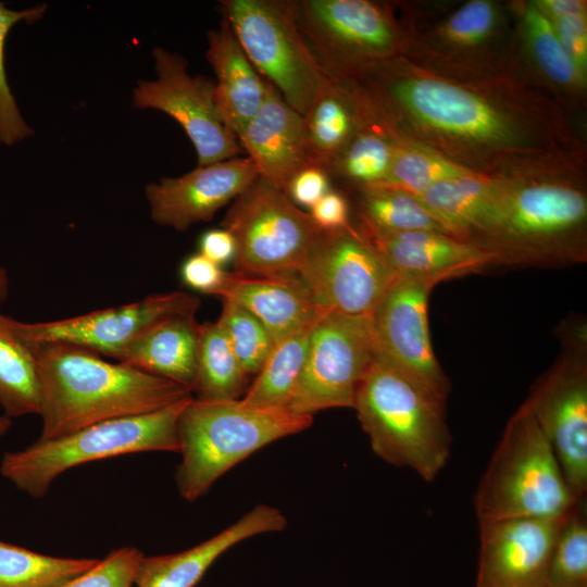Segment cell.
Segmentation results:
<instances>
[{"label":"cell","mask_w":587,"mask_h":587,"mask_svg":"<svg viewBox=\"0 0 587 587\" xmlns=\"http://www.w3.org/2000/svg\"><path fill=\"white\" fill-rule=\"evenodd\" d=\"M388 89L397 104L439 132L483 142L513 137L511 125L500 113L455 85L410 77L394 80Z\"/></svg>","instance_id":"18"},{"label":"cell","mask_w":587,"mask_h":587,"mask_svg":"<svg viewBox=\"0 0 587 587\" xmlns=\"http://www.w3.org/2000/svg\"><path fill=\"white\" fill-rule=\"evenodd\" d=\"M153 57L158 77L138 84L135 107L159 110L174 118L190 138L199 166L239 157L243 152L239 141L217 112L214 82L191 76L178 54L155 48Z\"/></svg>","instance_id":"14"},{"label":"cell","mask_w":587,"mask_h":587,"mask_svg":"<svg viewBox=\"0 0 587 587\" xmlns=\"http://www.w3.org/2000/svg\"><path fill=\"white\" fill-rule=\"evenodd\" d=\"M197 327L195 317H173L160 322L135 339L117 362L170 379L191 390L195 379Z\"/></svg>","instance_id":"25"},{"label":"cell","mask_w":587,"mask_h":587,"mask_svg":"<svg viewBox=\"0 0 587 587\" xmlns=\"http://www.w3.org/2000/svg\"><path fill=\"white\" fill-rule=\"evenodd\" d=\"M437 279L397 275L372 313L376 355L446 403L451 385L433 349L428 300Z\"/></svg>","instance_id":"12"},{"label":"cell","mask_w":587,"mask_h":587,"mask_svg":"<svg viewBox=\"0 0 587 587\" xmlns=\"http://www.w3.org/2000/svg\"><path fill=\"white\" fill-rule=\"evenodd\" d=\"M395 146L383 130L370 127L359 118L357 130L330 166L365 188L380 186L388 174Z\"/></svg>","instance_id":"32"},{"label":"cell","mask_w":587,"mask_h":587,"mask_svg":"<svg viewBox=\"0 0 587 587\" xmlns=\"http://www.w3.org/2000/svg\"><path fill=\"white\" fill-rule=\"evenodd\" d=\"M179 276L184 285L190 289L216 296L224 283L226 272L198 252L184 260Z\"/></svg>","instance_id":"41"},{"label":"cell","mask_w":587,"mask_h":587,"mask_svg":"<svg viewBox=\"0 0 587 587\" xmlns=\"http://www.w3.org/2000/svg\"><path fill=\"white\" fill-rule=\"evenodd\" d=\"M352 409L373 452L385 462L412 469L425 482L446 466L452 445L446 403L377 355L357 388Z\"/></svg>","instance_id":"2"},{"label":"cell","mask_w":587,"mask_h":587,"mask_svg":"<svg viewBox=\"0 0 587 587\" xmlns=\"http://www.w3.org/2000/svg\"><path fill=\"white\" fill-rule=\"evenodd\" d=\"M376 355L370 314L324 311L314 323L288 409L312 415L353 408L357 388Z\"/></svg>","instance_id":"10"},{"label":"cell","mask_w":587,"mask_h":587,"mask_svg":"<svg viewBox=\"0 0 587 587\" xmlns=\"http://www.w3.org/2000/svg\"><path fill=\"white\" fill-rule=\"evenodd\" d=\"M237 139L254 165L258 177L285 193L291 178L312 164L303 116L286 103L267 80L261 108Z\"/></svg>","instance_id":"19"},{"label":"cell","mask_w":587,"mask_h":587,"mask_svg":"<svg viewBox=\"0 0 587 587\" xmlns=\"http://www.w3.org/2000/svg\"><path fill=\"white\" fill-rule=\"evenodd\" d=\"M207 60L214 74V102L225 125L237 137L261 108L266 80L254 68L229 23L223 17L208 33Z\"/></svg>","instance_id":"23"},{"label":"cell","mask_w":587,"mask_h":587,"mask_svg":"<svg viewBox=\"0 0 587 587\" xmlns=\"http://www.w3.org/2000/svg\"><path fill=\"white\" fill-rule=\"evenodd\" d=\"M579 500L546 436L521 405L508 421L478 483L474 497L478 522L560 517Z\"/></svg>","instance_id":"5"},{"label":"cell","mask_w":587,"mask_h":587,"mask_svg":"<svg viewBox=\"0 0 587 587\" xmlns=\"http://www.w3.org/2000/svg\"><path fill=\"white\" fill-rule=\"evenodd\" d=\"M249 376L217 323L198 324L195 379L198 400L229 401L247 391Z\"/></svg>","instance_id":"27"},{"label":"cell","mask_w":587,"mask_h":587,"mask_svg":"<svg viewBox=\"0 0 587 587\" xmlns=\"http://www.w3.org/2000/svg\"><path fill=\"white\" fill-rule=\"evenodd\" d=\"M524 25L534 59L548 78L562 85L585 80L561 46L551 22L535 3L525 10Z\"/></svg>","instance_id":"36"},{"label":"cell","mask_w":587,"mask_h":587,"mask_svg":"<svg viewBox=\"0 0 587 587\" xmlns=\"http://www.w3.org/2000/svg\"><path fill=\"white\" fill-rule=\"evenodd\" d=\"M296 14L320 66L333 76H340L357 62L390 54L397 43L388 14L371 1H296Z\"/></svg>","instance_id":"15"},{"label":"cell","mask_w":587,"mask_h":587,"mask_svg":"<svg viewBox=\"0 0 587 587\" xmlns=\"http://www.w3.org/2000/svg\"><path fill=\"white\" fill-rule=\"evenodd\" d=\"M10 279L5 267L0 266V304L3 303L9 296Z\"/></svg>","instance_id":"46"},{"label":"cell","mask_w":587,"mask_h":587,"mask_svg":"<svg viewBox=\"0 0 587 587\" xmlns=\"http://www.w3.org/2000/svg\"><path fill=\"white\" fill-rule=\"evenodd\" d=\"M257 177L250 159L237 157L198 165L179 177L162 178L146 188L151 218L161 226L184 232L193 224L210 221Z\"/></svg>","instance_id":"17"},{"label":"cell","mask_w":587,"mask_h":587,"mask_svg":"<svg viewBox=\"0 0 587 587\" xmlns=\"http://www.w3.org/2000/svg\"><path fill=\"white\" fill-rule=\"evenodd\" d=\"M315 322L275 344L255 379L239 400L241 404L259 409L288 408L304 365Z\"/></svg>","instance_id":"29"},{"label":"cell","mask_w":587,"mask_h":587,"mask_svg":"<svg viewBox=\"0 0 587 587\" xmlns=\"http://www.w3.org/2000/svg\"><path fill=\"white\" fill-rule=\"evenodd\" d=\"M200 300L192 294L172 291L63 320L12 325L27 344L59 342L118 360L141 334L168 319L196 317Z\"/></svg>","instance_id":"13"},{"label":"cell","mask_w":587,"mask_h":587,"mask_svg":"<svg viewBox=\"0 0 587 587\" xmlns=\"http://www.w3.org/2000/svg\"><path fill=\"white\" fill-rule=\"evenodd\" d=\"M40 403L37 362L32 347L0 312V404L4 415L38 414Z\"/></svg>","instance_id":"28"},{"label":"cell","mask_w":587,"mask_h":587,"mask_svg":"<svg viewBox=\"0 0 587 587\" xmlns=\"http://www.w3.org/2000/svg\"><path fill=\"white\" fill-rule=\"evenodd\" d=\"M585 498L567 513L550 557L545 587H587Z\"/></svg>","instance_id":"33"},{"label":"cell","mask_w":587,"mask_h":587,"mask_svg":"<svg viewBox=\"0 0 587 587\" xmlns=\"http://www.w3.org/2000/svg\"><path fill=\"white\" fill-rule=\"evenodd\" d=\"M216 323L246 374L257 375L275 346L266 327L248 310L227 299H223Z\"/></svg>","instance_id":"35"},{"label":"cell","mask_w":587,"mask_h":587,"mask_svg":"<svg viewBox=\"0 0 587 587\" xmlns=\"http://www.w3.org/2000/svg\"><path fill=\"white\" fill-rule=\"evenodd\" d=\"M222 226L235 240L236 273L253 276L297 275L323 230L310 213L259 177L233 201Z\"/></svg>","instance_id":"8"},{"label":"cell","mask_w":587,"mask_h":587,"mask_svg":"<svg viewBox=\"0 0 587 587\" xmlns=\"http://www.w3.org/2000/svg\"><path fill=\"white\" fill-rule=\"evenodd\" d=\"M503 186L471 172L440 180L416 198L448 235L473 242L492 226Z\"/></svg>","instance_id":"24"},{"label":"cell","mask_w":587,"mask_h":587,"mask_svg":"<svg viewBox=\"0 0 587 587\" xmlns=\"http://www.w3.org/2000/svg\"><path fill=\"white\" fill-rule=\"evenodd\" d=\"M28 345L38 369L42 440L99 422L153 412L191 397L186 386L105 361L75 346Z\"/></svg>","instance_id":"1"},{"label":"cell","mask_w":587,"mask_h":587,"mask_svg":"<svg viewBox=\"0 0 587 587\" xmlns=\"http://www.w3.org/2000/svg\"><path fill=\"white\" fill-rule=\"evenodd\" d=\"M566 515L478 522L474 587H545L552 549Z\"/></svg>","instance_id":"16"},{"label":"cell","mask_w":587,"mask_h":587,"mask_svg":"<svg viewBox=\"0 0 587 587\" xmlns=\"http://www.w3.org/2000/svg\"><path fill=\"white\" fill-rule=\"evenodd\" d=\"M360 233L396 275L434 278L441 283L491 265L488 252L439 232L384 233L362 224Z\"/></svg>","instance_id":"20"},{"label":"cell","mask_w":587,"mask_h":587,"mask_svg":"<svg viewBox=\"0 0 587 587\" xmlns=\"http://www.w3.org/2000/svg\"><path fill=\"white\" fill-rule=\"evenodd\" d=\"M98 560L52 557L0 541V587H57Z\"/></svg>","instance_id":"30"},{"label":"cell","mask_w":587,"mask_h":587,"mask_svg":"<svg viewBox=\"0 0 587 587\" xmlns=\"http://www.w3.org/2000/svg\"><path fill=\"white\" fill-rule=\"evenodd\" d=\"M297 275L317 308L352 315H372L397 276L352 226L322 230Z\"/></svg>","instance_id":"11"},{"label":"cell","mask_w":587,"mask_h":587,"mask_svg":"<svg viewBox=\"0 0 587 587\" xmlns=\"http://www.w3.org/2000/svg\"><path fill=\"white\" fill-rule=\"evenodd\" d=\"M536 7L549 18L586 14V2L580 0H540Z\"/></svg>","instance_id":"45"},{"label":"cell","mask_w":587,"mask_h":587,"mask_svg":"<svg viewBox=\"0 0 587 587\" xmlns=\"http://www.w3.org/2000/svg\"><path fill=\"white\" fill-rule=\"evenodd\" d=\"M584 192L557 182L503 186L490 229L472 243L491 255V264L558 267L586 261Z\"/></svg>","instance_id":"3"},{"label":"cell","mask_w":587,"mask_h":587,"mask_svg":"<svg viewBox=\"0 0 587 587\" xmlns=\"http://www.w3.org/2000/svg\"><path fill=\"white\" fill-rule=\"evenodd\" d=\"M142 552L135 547L112 550L88 571L57 587H135Z\"/></svg>","instance_id":"38"},{"label":"cell","mask_w":587,"mask_h":587,"mask_svg":"<svg viewBox=\"0 0 587 587\" xmlns=\"http://www.w3.org/2000/svg\"><path fill=\"white\" fill-rule=\"evenodd\" d=\"M199 253L220 266L234 260L236 246L232 234L225 228L209 229L199 238Z\"/></svg>","instance_id":"44"},{"label":"cell","mask_w":587,"mask_h":587,"mask_svg":"<svg viewBox=\"0 0 587 587\" xmlns=\"http://www.w3.org/2000/svg\"><path fill=\"white\" fill-rule=\"evenodd\" d=\"M221 11L258 73L304 116L325 71L301 34L296 1L224 0Z\"/></svg>","instance_id":"7"},{"label":"cell","mask_w":587,"mask_h":587,"mask_svg":"<svg viewBox=\"0 0 587 587\" xmlns=\"http://www.w3.org/2000/svg\"><path fill=\"white\" fill-rule=\"evenodd\" d=\"M361 208L362 224L378 232L432 230L447 234L415 196L399 189L365 188Z\"/></svg>","instance_id":"31"},{"label":"cell","mask_w":587,"mask_h":587,"mask_svg":"<svg viewBox=\"0 0 587 587\" xmlns=\"http://www.w3.org/2000/svg\"><path fill=\"white\" fill-rule=\"evenodd\" d=\"M328 191L327 171L309 164L291 178L286 193L296 205L312 208Z\"/></svg>","instance_id":"42"},{"label":"cell","mask_w":587,"mask_h":587,"mask_svg":"<svg viewBox=\"0 0 587 587\" xmlns=\"http://www.w3.org/2000/svg\"><path fill=\"white\" fill-rule=\"evenodd\" d=\"M241 305L270 332L275 344L315 322L317 308L298 275L253 276L226 273L216 295Z\"/></svg>","instance_id":"22"},{"label":"cell","mask_w":587,"mask_h":587,"mask_svg":"<svg viewBox=\"0 0 587 587\" xmlns=\"http://www.w3.org/2000/svg\"><path fill=\"white\" fill-rule=\"evenodd\" d=\"M570 59L585 77L587 68L586 14H574L549 20Z\"/></svg>","instance_id":"40"},{"label":"cell","mask_w":587,"mask_h":587,"mask_svg":"<svg viewBox=\"0 0 587 587\" xmlns=\"http://www.w3.org/2000/svg\"><path fill=\"white\" fill-rule=\"evenodd\" d=\"M471 173L459 164L424 149L395 146L385 182L378 187L420 196L434 184Z\"/></svg>","instance_id":"34"},{"label":"cell","mask_w":587,"mask_h":587,"mask_svg":"<svg viewBox=\"0 0 587 587\" xmlns=\"http://www.w3.org/2000/svg\"><path fill=\"white\" fill-rule=\"evenodd\" d=\"M563 352L522 405L552 447L577 499L587 490V334L582 320L562 327Z\"/></svg>","instance_id":"9"},{"label":"cell","mask_w":587,"mask_h":587,"mask_svg":"<svg viewBox=\"0 0 587 587\" xmlns=\"http://www.w3.org/2000/svg\"><path fill=\"white\" fill-rule=\"evenodd\" d=\"M286 516L275 507L258 504L215 536L184 551L142 557L135 587H193L225 551L255 535L280 532Z\"/></svg>","instance_id":"21"},{"label":"cell","mask_w":587,"mask_h":587,"mask_svg":"<svg viewBox=\"0 0 587 587\" xmlns=\"http://www.w3.org/2000/svg\"><path fill=\"white\" fill-rule=\"evenodd\" d=\"M310 215L323 230L351 227L348 218V203L345 197L336 191L326 192L311 208Z\"/></svg>","instance_id":"43"},{"label":"cell","mask_w":587,"mask_h":587,"mask_svg":"<svg viewBox=\"0 0 587 587\" xmlns=\"http://www.w3.org/2000/svg\"><path fill=\"white\" fill-rule=\"evenodd\" d=\"M185 398L163 409L88 425L5 452L1 475L30 497H43L63 472L92 461L148 451H179L178 420Z\"/></svg>","instance_id":"6"},{"label":"cell","mask_w":587,"mask_h":587,"mask_svg":"<svg viewBox=\"0 0 587 587\" xmlns=\"http://www.w3.org/2000/svg\"><path fill=\"white\" fill-rule=\"evenodd\" d=\"M11 426L12 420L5 415H0V438L10 430Z\"/></svg>","instance_id":"47"},{"label":"cell","mask_w":587,"mask_h":587,"mask_svg":"<svg viewBox=\"0 0 587 587\" xmlns=\"http://www.w3.org/2000/svg\"><path fill=\"white\" fill-rule=\"evenodd\" d=\"M45 10L46 5H39L24 11H12L0 2V143L13 145L33 133L23 120L8 84L4 66L5 39L13 25L23 20L37 21Z\"/></svg>","instance_id":"37"},{"label":"cell","mask_w":587,"mask_h":587,"mask_svg":"<svg viewBox=\"0 0 587 587\" xmlns=\"http://www.w3.org/2000/svg\"><path fill=\"white\" fill-rule=\"evenodd\" d=\"M495 5L487 0H472L455 11L445 25V35L460 45L478 43L496 24Z\"/></svg>","instance_id":"39"},{"label":"cell","mask_w":587,"mask_h":587,"mask_svg":"<svg viewBox=\"0 0 587 587\" xmlns=\"http://www.w3.org/2000/svg\"><path fill=\"white\" fill-rule=\"evenodd\" d=\"M312 415L288 408L259 409L238 400L191 398L178 420L182 461L175 472L177 490L193 502L228 470L264 446L303 432Z\"/></svg>","instance_id":"4"},{"label":"cell","mask_w":587,"mask_h":587,"mask_svg":"<svg viewBox=\"0 0 587 587\" xmlns=\"http://www.w3.org/2000/svg\"><path fill=\"white\" fill-rule=\"evenodd\" d=\"M303 118L310 161L328 173L357 130L358 97L348 92L339 78L325 72Z\"/></svg>","instance_id":"26"}]
</instances>
